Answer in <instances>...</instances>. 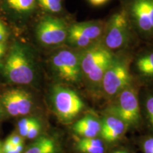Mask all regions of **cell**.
Segmentation results:
<instances>
[{
  "label": "cell",
  "instance_id": "cell-1",
  "mask_svg": "<svg viewBox=\"0 0 153 153\" xmlns=\"http://www.w3.org/2000/svg\"><path fill=\"white\" fill-rule=\"evenodd\" d=\"M3 72L9 82L17 85H28L33 81V63L24 45L19 43L13 44L6 59Z\"/></svg>",
  "mask_w": 153,
  "mask_h": 153
},
{
  "label": "cell",
  "instance_id": "cell-2",
  "mask_svg": "<svg viewBox=\"0 0 153 153\" xmlns=\"http://www.w3.org/2000/svg\"><path fill=\"white\" fill-rule=\"evenodd\" d=\"M79 57L82 74L92 85H100L105 72L114 58L111 51L98 42L82 50Z\"/></svg>",
  "mask_w": 153,
  "mask_h": 153
},
{
  "label": "cell",
  "instance_id": "cell-3",
  "mask_svg": "<svg viewBox=\"0 0 153 153\" xmlns=\"http://www.w3.org/2000/svg\"><path fill=\"white\" fill-rule=\"evenodd\" d=\"M103 45L109 51L124 48L132 38V27L127 11L115 13L105 26Z\"/></svg>",
  "mask_w": 153,
  "mask_h": 153
},
{
  "label": "cell",
  "instance_id": "cell-4",
  "mask_svg": "<svg viewBox=\"0 0 153 153\" xmlns=\"http://www.w3.org/2000/svg\"><path fill=\"white\" fill-rule=\"evenodd\" d=\"M105 26L100 21L75 23L69 26L66 42L74 48L86 49L99 42L104 36Z\"/></svg>",
  "mask_w": 153,
  "mask_h": 153
},
{
  "label": "cell",
  "instance_id": "cell-5",
  "mask_svg": "<svg viewBox=\"0 0 153 153\" xmlns=\"http://www.w3.org/2000/svg\"><path fill=\"white\" fill-rule=\"evenodd\" d=\"M52 102L55 114L63 121H70L83 110V101L75 91L57 85L52 91Z\"/></svg>",
  "mask_w": 153,
  "mask_h": 153
},
{
  "label": "cell",
  "instance_id": "cell-6",
  "mask_svg": "<svg viewBox=\"0 0 153 153\" xmlns=\"http://www.w3.org/2000/svg\"><path fill=\"white\" fill-rule=\"evenodd\" d=\"M118 95L116 104L110 108L111 114L123 120L127 126L137 125L141 120L137 89L129 85Z\"/></svg>",
  "mask_w": 153,
  "mask_h": 153
},
{
  "label": "cell",
  "instance_id": "cell-7",
  "mask_svg": "<svg viewBox=\"0 0 153 153\" xmlns=\"http://www.w3.org/2000/svg\"><path fill=\"white\" fill-rule=\"evenodd\" d=\"M131 79L128 61L114 57L105 72L101 85L106 94L112 97L118 95L126 87L131 85Z\"/></svg>",
  "mask_w": 153,
  "mask_h": 153
},
{
  "label": "cell",
  "instance_id": "cell-8",
  "mask_svg": "<svg viewBox=\"0 0 153 153\" xmlns=\"http://www.w3.org/2000/svg\"><path fill=\"white\" fill-rule=\"evenodd\" d=\"M51 65L57 76L62 81L77 83L82 72L79 53L70 49H62L52 56Z\"/></svg>",
  "mask_w": 153,
  "mask_h": 153
},
{
  "label": "cell",
  "instance_id": "cell-9",
  "mask_svg": "<svg viewBox=\"0 0 153 153\" xmlns=\"http://www.w3.org/2000/svg\"><path fill=\"white\" fill-rule=\"evenodd\" d=\"M69 26L62 19L46 16L42 19L36 28L40 43L45 46H55L66 41Z\"/></svg>",
  "mask_w": 153,
  "mask_h": 153
},
{
  "label": "cell",
  "instance_id": "cell-10",
  "mask_svg": "<svg viewBox=\"0 0 153 153\" xmlns=\"http://www.w3.org/2000/svg\"><path fill=\"white\" fill-rule=\"evenodd\" d=\"M131 22L145 39H153V0H131L128 7Z\"/></svg>",
  "mask_w": 153,
  "mask_h": 153
},
{
  "label": "cell",
  "instance_id": "cell-11",
  "mask_svg": "<svg viewBox=\"0 0 153 153\" xmlns=\"http://www.w3.org/2000/svg\"><path fill=\"white\" fill-rule=\"evenodd\" d=\"M127 126L123 120L116 116H106L101 123V136L106 142H115L123 135Z\"/></svg>",
  "mask_w": 153,
  "mask_h": 153
},
{
  "label": "cell",
  "instance_id": "cell-12",
  "mask_svg": "<svg viewBox=\"0 0 153 153\" xmlns=\"http://www.w3.org/2000/svg\"><path fill=\"white\" fill-rule=\"evenodd\" d=\"M76 134L85 138H94L101 131V122L92 116H85L73 126Z\"/></svg>",
  "mask_w": 153,
  "mask_h": 153
},
{
  "label": "cell",
  "instance_id": "cell-13",
  "mask_svg": "<svg viewBox=\"0 0 153 153\" xmlns=\"http://www.w3.org/2000/svg\"><path fill=\"white\" fill-rule=\"evenodd\" d=\"M18 108L20 116L29 114L33 106V101L29 93L22 89H9Z\"/></svg>",
  "mask_w": 153,
  "mask_h": 153
},
{
  "label": "cell",
  "instance_id": "cell-14",
  "mask_svg": "<svg viewBox=\"0 0 153 153\" xmlns=\"http://www.w3.org/2000/svg\"><path fill=\"white\" fill-rule=\"evenodd\" d=\"M135 67L143 77L153 81V50L141 55L136 60Z\"/></svg>",
  "mask_w": 153,
  "mask_h": 153
},
{
  "label": "cell",
  "instance_id": "cell-15",
  "mask_svg": "<svg viewBox=\"0 0 153 153\" xmlns=\"http://www.w3.org/2000/svg\"><path fill=\"white\" fill-rule=\"evenodd\" d=\"M57 144L49 137H39L24 153H56Z\"/></svg>",
  "mask_w": 153,
  "mask_h": 153
},
{
  "label": "cell",
  "instance_id": "cell-16",
  "mask_svg": "<svg viewBox=\"0 0 153 153\" xmlns=\"http://www.w3.org/2000/svg\"><path fill=\"white\" fill-rule=\"evenodd\" d=\"M76 149L82 153H104L105 148L102 141L97 138L82 137L77 141Z\"/></svg>",
  "mask_w": 153,
  "mask_h": 153
},
{
  "label": "cell",
  "instance_id": "cell-17",
  "mask_svg": "<svg viewBox=\"0 0 153 153\" xmlns=\"http://www.w3.org/2000/svg\"><path fill=\"white\" fill-rule=\"evenodd\" d=\"M36 0H6L9 8L20 14H27L35 8Z\"/></svg>",
  "mask_w": 153,
  "mask_h": 153
},
{
  "label": "cell",
  "instance_id": "cell-18",
  "mask_svg": "<svg viewBox=\"0 0 153 153\" xmlns=\"http://www.w3.org/2000/svg\"><path fill=\"white\" fill-rule=\"evenodd\" d=\"M0 101H1L3 108L9 115H10L11 116H20L18 108H17L12 95H11L10 90H7L3 93Z\"/></svg>",
  "mask_w": 153,
  "mask_h": 153
},
{
  "label": "cell",
  "instance_id": "cell-19",
  "mask_svg": "<svg viewBox=\"0 0 153 153\" xmlns=\"http://www.w3.org/2000/svg\"><path fill=\"white\" fill-rule=\"evenodd\" d=\"M37 1L44 11L51 14H57L62 10V0H37Z\"/></svg>",
  "mask_w": 153,
  "mask_h": 153
},
{
  "label": "cell",
  "instance_id": "cell-20",
  "mask_svg": "<svg viewBox=\"0 0 153 153\" xmlns=\"http://www.w3.org/2000/svg\"><path fill=\"white\" fill-rule=\"evenodd\" d=\"M144 107L149 126L153 131V91H148L145 94Z\"/></svg>",
  "mask_w": 153,
  "mask_h": 153
},
{
  "label": "cell",
  "instance_id": "cell-21",
  "mask_svg": "<svg viewBox=\"0 0 153 153\" xmlns=\"http://www.w3.org/2000/svg\"><path fill=\"white\" fill-rule=\"evenodd\" d=\"M37 119L34 118H24L18 122L19 133L23 137H26L31 126L37 121Z\"/></svg>",
  "mask_w": 153,
  "mask_h": 153
},
{
  "label": "cell",
  "instance_id": "cell-22",
  "mask_svg": "<svg viewBox=\"0 0 153 153\" xmlns=\"http://www.w3.org/2000/svg\"><path fill=\"white\" fill-rule=\"evenodd\" d=\"M40 131H41V124L38 122V120H37L28 131L26 137H28V139L36 138L39 135Z\"/></svg>",
  "mask_w": 153,
  "mask_h": 153
},
{
  "label": "cell",
  "instance_id": "cell-23",
  "mask_svg": "<svg viewBox=\"0 0 153 153\" xmlns=\"http://www.w3.org/2000/svg\"><path fill=\"white\" fill-rule=\"evenodd\" d=\"M142 148L144 153H153V136L146 137L143 140Z\"/></svg>",
  "mask_w": 153,
  "mask_h": 153
},
{
  "label": "cell",
  "instance_id": "cell-24",
  "mask_svg": "<svg viewBox=\"0 0 153 153\" xmlns=\"http://www.w3.org/2000/svg\"><path fill=\"white\" fill-rule=\"evenodd\" d=\"M7 140H9L10 143H12L14 146L16 145L22 144V143H24L23 137H22L19 134H17V133L11 134V135H9V137Z\"/></svg>",
  "mask_w": 153,
  "mask_h": 153
},
{
  "label": "cell",
  "instance_id": "cell-25",
  "mask_svg": "<svg viewBox=\"0 0 153 153\" xmlns=\"http://www.w3.org/2000/svg\"><path fill=\"white\" fill-rule=\"evenodd\" d=\"M8 30L3 22L0 20V42L5 43L8 37Z\"/></svg>",
  "mask_w": 153,
  "mask_h": 153
},
{
  "label": "cell",
  "instance_id": "cell-26",
  "mask_svg": "<svg viewBox=\"0 0 153 153\" xmlns=\"http://www.w3.org/2000/svg\"><path fill=\"white\" fill-rule=\"evenodd\" d=\"M14 148V145L7 140L4 142V143L2 145V152H7V151L12 150V149Z\"/></svg>",
  "mask_w": 153,
  "mask_h": 153
},
{
  "label": "cell",
  "instance_id": "cell-27",
  "mask_svg": "<svg viewBox=\"0 0 153 153\" xmlns=\"http://www.w3.org/2000/svg\"><path fill=\"white\" fill-rule=\"evenodd\" d=\"M6 51V44L3 42H0V61L3 58Z\"/></svg>",
  "mask_w": 153,
  "mask_h": 153
},
{
  "label": "cell",
  "instance_id": "cell-28",
  "mask_svg": "<svg viewBox=\"0 0 153 153\" xmlns=\"http://www.w3.org/2000/svg\"><path fill=\"white\" fill-rule=\"evenodd\" d=\"M89 1L94 6H101L106 3L108 0H89Z\"/></svg>",
  "mask_w": 153,
  "mask_h": 153
},
{
  "label": "cell",
  "instance_id": "cell-29",
  "mask_svg": "<svg viewBox=\"0 0 153 153\" xmlns=\"http://www.w3.org/2000/svg\"><path fill=\"white\" fill-rule=\"evenodd\" d=\"M14 149L16 151H18L19 152L22 153L23 150H24V146H23V143H22V144H19V145H15Z\"/></svg>",
  "mask_w": 153,
  "mask_h": 153
},
{
  "label": "cell",
  "instance_id": "cell-30",
  "mask_svg": "<svg viewBox=\"0 0 153 153\" xmlns=\"http://www.w3.org/2000/svg\"><path fill=\"white\" fill-rule=\"evenodd\" d=\"M3 106L1 104V101H0V120H1L3 116H4V111H3Z\"/></svg>",
  "mask_w": 153,
  "mask_h": 153
},
{
  "label": "cell",
  "instance_id": "cell-31",
  "mask_svg": "<svg viewBox=\"0 0 153 153\" xmlns=\"http://www.w3.org/2000/svg\"><path fill=\"white\" fill-rule=\"evenodd\" d=\"M3 153H21V152H19L18 151H16L14 148V149H12V150H9V151H7V152H3Z\"/></svg>",
  "mask_w": 153,
  "mask_h": 153
},
{
  "label": "cell",
  "instance_id": "cell-32",
  "mask_svg": "<svg viewBox=\"0 0 153 153\" xmlns=\"http://www.w3.org/2000/svg\"><path fill=\"white\" fill-rule=\"evenodd\" d=\"M114 153H128V152H126V151L118 150V151H116V152H114Z\"/></svg>",
  "mask_w": 153,
  "mask_h": 153
},
{
  "label": "cell",
  "instance_id": "cell-33",
  "mask_svg": "<svg viewBox=\"0 0 153 153\" xmlns=\"http://www.w3.org/2000/svg\"><path fill=\"white\" fill-rule=\"evenodd\" d=\"M2 152V144L0 142V153Z\"/></svg>",
  "mask_w": 153,
  "mask_h": 153
}]
</instances>
